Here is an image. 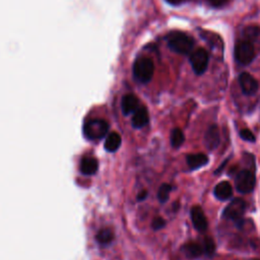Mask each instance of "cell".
I'll return each instance as SVG.
<instances>
[{
  "mask_svg": "<svg viewBox=\"0 0 260 260\" xmlns=\"http://www.w3.org/2000/svg\"><path fill=\"white\" fill-rule=\"evenodd\" d=\"M168 47L175 53L187 55L192 52L194 47V39L182 31H172L167 37Z\"/></svg>",
  "mask_w": 260,
  "mask_h": 260,
  "instance_id": "obj_1",
  "label": "cell"
},
{
  "mask_svg": "<svg viewBox=\"0 0 260 260\" xmlns=\"http://www.w3.org/2000/svg\"><path fill=\"white\" fill-rule=\"evenodd\" d=\"M133 77L139 83H147L151 80L154 73L153 61L148 57H138L132 67Z\"/></svg>",
  "mask_w": 260,
  "mask_h": 260,
  "instance_id": "obj_2",
  "label": "cell"
},
{
  "mask_svg": "<svg viewBox=\"0 0 260 260\" xmlns=\"http://www.w3.org/2000/svg\"><path fill=\"white\" fill-rule=\"evenodd\" d=\"M109 127V123L104 119H91L85 122L83 126V133L89 140H99L108 134Z\"/></svg>",
  "mask_w": 260,
  "mask_h": 260,
  "instance_id": "obj_3",
  "label": "cell"
},
{
  "mask_svg": "<svg viewBox=\"0 0 260 260\" xmlns=\"http://www.w3.org/2000/svg\"><path fill=\"white\" fill-rule=\"evenodd\" d=\"M246 202L242 198L233 199L223 209L222 217L233 220L238 226H241L244 222L243 215L246 211Z\"/></svg>",
  "mask_w": 260,
  "mask_h": 260,
  "instance_id": "obj_4",
  "label": "cell"
},
{
  "mask_svg": "<svg viewBox=\"0 0 260 260\" xmlns=\"http://www.w3.org/2000/svg\"><path fill=\"white\" fill-rule=\"evenodd\" d=\"M235 59L241 65L250 64L255 58V47L253 43L247 39H242L237 41L235 45Z\"/></svg>",
  "mask_w": 260,
  "mask_h": 260,
  "instance_id": "obj_5",
  "label": "cell"
},
{
  "mask_svg": "<svg viewBox=\"0 0 260 260\" xmlns=\"http://www.w3.org/2000/svg\"><path fill=\"white\" fill-rule=\"evenodd\" d=\"M189 61H190V64L192 66V69L195 72V74L201 75L207 69L209 56L205 49L197 48L196 50H194L190 53Z\"/></svg>",
  "mask_w": 260,
  "mask_h": 260,
  "instance_id": "obj_6",
  "label": "cell"
},
{
  "mask_svg": "<svg viewBox=\"0 0 260 260\" xmlns=\"http://www.w3.org/2000/svg\"><path fill=\"white\" fill-rule=\"evenodd\" d=\"M236 189L240 193H250L254 190L256 184L255 175L249 170H242L236 176Z\"/></svg>",
  "mask_w": 260,
  "mask_h": 260,
  "instance_id": "obj_7",
  "label": "cell"
},
{
  "mask_svg": "<svg viewBox=\"0 0 260 260\" xmlns=\"http://www.w3.org/2000/svg\"><path fill=\"white\" fill-rule=\"evenodd\" d=\"M238 80H239V84L242 89V92L244 94L252 95V94L256 93V91L258 90V87H259L258 81L250 73L242 72L239 75Z\"/></svg>",
  "mask_w": 260,
  "mask_h": 260,
  "instance_id": "obj_8",
  "label": "cell"
},
{
  "mask_svg": "<svg viewBox=\"0 0 260 260\" xmlns=\"http://www.w3.org/2000/svg\"><path fill=\"white\" fill-rule=\"evenodd\" d=\"M190 214H191V220H192L194 228L198 232H201V233L205 232L207 229L208 222H207V218H206L202 208L198 205H195L192 207Z\"/></svg>",
  "mask_w": 260,
  "mask_h": 260,
  "instance_id": "obj_9",
  "label": "cell"
},
{
  "mask_svg": "<svg viewBox=\"0 0 260 260\" xmlns=\"http://www.w3.org/2000/svg\"><path fill=\"white\" fill-rule=\"evenodd\" d=\"M220 142L219 130L216 125H211L204 135V144L208 150H214Z\"/></svg>",
  "mask_w": 260,
  "mask_h": 260,
  "instance_id": "obj_10",
  "label": "cell"
},
{
  "mask_svg": "<svg viewBox=\"0 0 260 260\" xmlns=\"http://www.w3.org/2000/svg\"><path fill=\"white\" fill-rule=\"evenodd\" d=\"M139 108V101L136 95L128 93L123 95L121 100V109L124 115H129L134 113Z\"/></svg>",
  "mask_w": 260,
  "mask_h": 260,
  "instance_id": "obj_11",
  "label": "cell"
},
{
  "mask_svg": "<svg viewBox=\"0 0 260 260\" xmlns=\"http://www.w3.org/2000/svg\"><path fill=\"white\" fill-rule=\"evenodd\" d=\"M213 194L218 200L225 201L233 196V187L229 181H221L214 187Z\"/></svg>",
  "mask_w": 260,
  "mask_h": 260,
  "instance_id": "obj_12",
  "label": "cell"
},
{
  "mask_svg": "<svg viewBox=\"0 0 260 260\" xmlns=\"http://www.w3.org/2000/svg\"><path fill=\"white\" fill-rule=\"evenodd\" d=\"M186 161L190 170H198L206 166L209 159L208 156L204 153H192L186 156Z\"/></svg>",
  "mask_w": 260,
  "mask_h": 260,
  "instance_id": "obj_13",
  "label": "cell"
},
{
  "mask_svg": "<svg viewBox=\"0 0 260 260\" xmlns=\"http://www.w3.org/2000/svg\"><path fill=\"white\" fill-rule=\"evenodd\" d=\"M80 172L85 176L94 175L99 169V162L96 158L92 156H85L80 160Z\"/></svg>",
  "mask_w": 260,
  "mask_h": 260,
  "instance_id": "obj_14",
  "label": "cell"
},
{
  "mask_svg": "<svg viewBox=\"0 0 260 260\" xmlns=\"http://www.w3.org/2000/svg\"><path fill=\"white\" fill-rule=\"evenodd\" d=\"M149 121V115L148 111L145 107H139L132 117V126L134 128H142L144 127Z\"/></svg>",
  "mask_w": 260,
  "mask_h": 260,
  "instance_id": "obj_15",
  "label": "cell"
},
{
  "mask_svg": "<svg viewBox=\"0 0 260 260\" xmlns=\"http://www.w3.org/2000/svg\"><path fill=\"white\" fill-rule=\"evenodd\" d=\"M182 252L188 258H198L203 252V247L195 242H188L182 246Z\"/></svg>",
  "mask_w": 260,
  "mask_h": 260,
  "instance_id": "obj_16",
  "label": "cell"
},
{
  "mask_svg": "<svg viewBox=\"0 0 260 260\" xmlns=\"http://www.w3.org/2000/svg\"><path fill=\"white\" fill-rule=\"evenodd\" d=\"M121 142H122V138H121V135L117 132H111L107 138H106V141H105V148L107 151L109 152H114L116 151L120 145H121Z\"/></svg>",
  "mask_w": 260,
  "mask_h": 260,
  "instance_id": "obj_17",
  "label": "cell"
},
{
  "mask_svg": "<svg viewBox=\"0 0 260 260\" xmlns=\"http://www.w3.org/2000/svg\"><path fill=\"white\" fill-rule=\"evenodd\" d=\"M114 233L110 229H102L95 236V239L99 244L101 245H109L114 240Z\"/></svg>",
  "mask_w": 260,
  "mask_h": 260,
  "instance_id": "obj_18",
  "label": "cell"
},
{
  "mask_svg": "<svg viewBox=\"0 0 260 260\" xmlns=\"http://www.w3.org/2000/svg\"><path fill=\"white\" fill-rule=\"evenodd\" d=\"M170 140H171V144H172L173 147H175V148L180 147L183 144L184 140H185V136H184L183 131L180 128H174L171 132Z\"/></svg>",
  "mask_w": 260,
  "mask_h": 260,
  "instance_id": "obj_19",
  "label": "cell"
},
{
  "mask_svg": "<svg viewBox=\"0 0 260 260\" xmlns=\"http://www.w3.org/2000/svg\"><path fill=\"white\" fill-rule=\"evenodd\" d=\"M245 39L250 41L251 43H260V27L257 26H249L244 30Z\"/></svg>",
  "mask_w": 260,
  "mask_h": 260,
  "instance_id": "obj_20",
  "label": "cell"
},
{
  "mask_svg": "<svg viewBox=\"0 0 260 260\" xmlns=\"http://www.w3.org/2000/svg\"><path fill=\"white\" fill-rule=\"evenodd\" d=\"M171 191H172V186L170 184L165 183V184L160 185L158 192H157V198L160 203H165L168 201Z\"/></svg>",
  "mask_w": 260,
  "mask_h": 260,
  "instance_id": "obj_21",
  "label": "cell"
},
{
  "mask_svg": "<svg viewBox=\"0 0 260 260\" xmlns=\"http://www.w3.org/2000/svg\"><path fill=\"white\" fill-rule=\"evenodd\" d=\"M203 252L204 254H206L208 257H212L214 252H215V244L212 238L210 237H205L203 240Z\"/></svg>",
  "mask_w": 260,
  "mask_h": 260,
  "instance_id": "obj_22",
  "label": "cell"
},
{
  "mask_svg": "<svg viewBox=\"0 0 260 260\" xmlns=\"http://www.w3.org/2000/svg\"><path fill=\"white\" fill-rule=\"evenodd\" d=\"M240 136L242 139H244L245 141H249V142H255L256 137L255 135L252 133L251 130L249 129H242L240 131Z\"/></svg>",
  "mask_w": 260,
  "mask_h": 260,
  "instance_id": "obj_23",
  "label": "cell"
},
{
  "mask_svg": "<svg viewBox=\"0 0 260 260\" xmlns=\"http://www.w3.org/2000/svg\"><path fill=\"white\" fill-rule=\"evenodd\" d=\"M166 225V220L160 217V216H156L152 219V222H151V226L154 231H158L160 229H162L164 226Z\"/></svg>",
  "mask_w": 260,
  "mask_h": 260,
  "instance_id": "obj_24",
  "label": "cell"
},
{
  "mask_svg": "<svg viewBox=\"0 0 260 260\" xmlns=\"http://www.w3.org/2000/svg\"><path fill=\"white\" fill-rule=\"evenodd\" d=\"M207 2L214 8H220L228 3V0H207Z\"/></svg>",
  "mask_w": 260,
  "mask_h": 260,
  "instance_id": "obj_25",
  "label": "cell"
},
{
  "mask_svg": "<svg viewBox=\"0 0 260 260\" xmlns=\"http://www.w3.org/2000/svg\"><path fill=\"white\" fill-rule=\"evenodd\" d=\"M147 197V191L146 190H142L138 195H137V200L138 201H142Z\"/></svg>",
  "mask_w": 260,
  "mask_h": 260,
  "instance_id": "obj_26",
  "label": "cell"
},
{
  "mask_svg": "<svg viewBox=\"0 0 260 260\" xmlns=\"http://www.w3.org/2000/svg\"><path fill=\"white\" fill-rule=\"evenodd\" d=\"M169 4H171V5H179V4H181L184 0H166Z\"/></svg>",
  "mask_w": 260,
  "mask_h": 260,
  "instance_id": "obj_27",
  "label": "cell"
},
{
  "mask_svg": "<svg viewBox=\"0 0 260 260\" xmlns=\"http://www.w3.org/2000/svg\"><path fill=\"white\" fill-rule=\"evenodd\" d=\"M228 161H229V159H225V160H224V161H223V162H222V164H221V166H220V168H218V169H217V170H216V171H215V174H217V173H218V172H221V170H222V169H223V168H224V165H225V164H226V162H228Z\"/></svg>",
  "mask_w": 260,
  "mask_h": 260,
  "instance_id": "obj_28",
  "label": "cell"
},
{
  "mask_svg": "<svg viewBox=\"0 0 260 260\" xmlns=\"http://www.w3.org/2000/svg\"><path fill=\"white\" fill-rule=\"evenodd\" d=\"M258 260H260V259H258Z\"/></svg>",
  "mask_w": 260,
  "mask_h": 260,
  "instance_id": "obj_29",
  "label": "cell"
}]
</instances>
